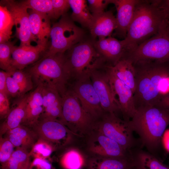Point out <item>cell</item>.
Here are the masks:
<instances>
[{
	"mask_svg": "<svg viewBox=\"0 0 169 169\" xmlns=\"http://www.w3.org/2000/svg\"><path fill=\"white\" fill-rule=\"evenodd\" d=\"M129 123L138 135L142 145L156 157L163 135L169 125V108L158 104L139 107Z\"/></svg>",
	"mask_w": 169,
	"mask_h": 169,
	"instance_id": "6da1fadb",
	"label": "cell"
},
{
	"mask_svg": "<svg viewBox=\"0 0 169 169\" xmlns=\"http://www.w3.org/2000/svg\"><path fill=\"white\" fill-rule=\"evenodd\" d=\"M159 0H139L123 40L126 52L157 34L167 24L158 7Z\"/></svg>",
	"mask_w": 169,
	"mask_h": 169,
	"instance_id": "7a4b0ae2",
	"label": "cell"
},
{
	"mask_svg": "<svg viewBox=\"0 0 169 169\" xmlns=\"http://www.w3.org/2000/svg\"><path fill=\"white\" fill-rule=\"evenodd\" d=\"M133 64L135 70L133 97L136 109L158 104L163 96L159 92L158 84L163 78L169 76V64L150 61Z\"/></svg>",
	"mask_w": 169,
	"mask_h": 169,
	"instance_id": "3957f363",
	"label": "cell"
},
{
	"mask_svg": "<svg viewBox=\"0 0 169 169\" xmlns=\"http://www.w3.org/2000/svg\"><path fill=\"white\" fill-rule=\"evenodd\" d=\"M27 72L37 86L55 88L61 97L69 88L70 79L65 68L64 53L43 57Z\"/></svg>",
	"mask_w": 169,
	"mask_h": 169,
	"instance_id": "277c9868",
	"label": "cell"
},
{
	"mask_svg": "<svg viewBox=\"0 0 169 169\" xmlns=\"http://www.w3.org/2000/svg\"><path fill=\"white\" fill-rule=\"evenodd\" d=\"M94 41L85 39L64 53L65 66L70 80L90 74L94 69L106 65L96 51Z\"/></svg>",
	"mask_w": 169,
	"mask_h": 169,
	"instance_id": "5b68a950",
	"label": "cell"
},
{
	"mask_svg": "<svg viewBox=\"0 0 169 169\" xmlns=\"http://www.w3.org/2000/svg\"><path fill=\"white\" fill-rule=\"evenodd\" d=\"M62 97L61 122L74 136H88L93 130L96 121L85 110L70 89L69 88Z\"/></svg>",
	"mask_w": 169,
	"mask_h": 169,
	"instance_id": "8992f818",
	"label": "cell"
},
{
	"mask_svg": "<svg viewBox=\"0 0 169 169\" xmlns=\"http://www.w3.org/2000/svg\"><path fill=\"white\" fill-rule=\"evenodd\" d=\"M84 30L77 26L66 14L51 26L50 42L43 57L64 54L76 44L85 40Z\"/></svg>",
	"mask_w": 169,
	"mask_h": 169,
	"instance_id": "52a82bcc",
	"label": "cell"
},
{
	"mask_svg": "<svg viewBox=\"0 0 169 169\" xmlns=\"http://www.w3.org/2000/svg\"><path fill=\"white\" fill-rule=\"evenodd\" d=\"M164 26L154 36L145 41L133 50L126 52L123 57L133 64L155 62L169 64V30Z\"/></svg>",
	"mask_w": 169,
	"mask_h": 169,
	"instance_id": "ba28073f",
	"label": "cell"
},
{
	"mask_svg": "<svg viewBox=\"0 0 169 169\" xmlns=\"http://www.w3.org/2000/svg\"><path fill=\"white\" fill-rule=\"evenodd\" d=\"M93 130L114 140L126 151H131L137 148L138 141L129 121L121 119L114 113L105 112L96 121Z\"/></svg>",
	"mask_w": 169,
	"mask_h": 169,
	"instance_id": "9c48e42d",
	"label": "cell"
},
{
	"mask_svg": "<svg viewBox=\"0 0 169 169\" xmlns=\"http://www.w3.org/2000/svg\"><path fill=\"white\" fill-rule=\"evenodd\" d=\"M69 88L75 93L85 110L96 121L105 112L92 83L90 74L74 81Z\"/></svg>",
	"mask_w": 169,
	"mask_h": 169,
	"instance_id": "30bf717a",
	"label": "cell"
},
{
	"mask_svg": "<svg viewBox=\"0 0 169 169\" xmlns=\"http://www.w3.org/2000/svg\"><path fill=\"white\" fill-rule=\"evenodd\" d=\"M31 128L38 138L49 142L57 150L69 144L74 136L64 124L57 120H38Z\"/></svg>",
	"mask_w": 169,
	"mask_h": 169,
	"instance_id": "8fae6325",
	"label": "cell"
},
{
	"mask_svg": "<svg viewBox=\"0 0 169 169\" xmlns=\"http://www.w3.org/2000/svg\"><path fill=\"white\" fill-rule=\"evenodd\" d=\"M90 77L104 112L116 114L120 112L110 84L105 65L91 71Z\"/></svg>",
	"mask_w": 169,
	"mask_h": 169,
	"instance_id": "7c38bea8",
	"label": "cell"
},
{
	"mask_svg": "<svg viewBox=\"0 0 169 169\" xmlns=\"http://www.w3.org/2000/svg\"><path fill=\"white\" fill-rule=\"evenodd\" d=\"M87 136V147L91 156L120 157L130 156L131 151H126L117 143L102 134L93 130Z\"/></svg>",
	"mask_w": 169,
	"mask_h": 169,
	"instance_id": "4fadbf2b",
	"label": "cell"
},
{
	"mask_svg": "<svg viewBox=\"0 0 169 169\" xmlns=\"http://www.w3.org/2000/svg\"><path fill=\"white\" fill-rule=\"evenodd\" d=\"M2 5L6 6L13 16L16 29V36L20 41V45H31L32 41L37 40L31 33L28 9L19 2L13 0H3Z\"/></svg>",
	"mask_w": 169,
	"mask_h": 169,
	"instance_id": "5bb4252c",
	"label": "cell"
},
{
	"mask_svg": "<svg viewBox=\"0 0 169 169\" xmlns=\"http://www.w3.org/2000/svg\"><path fill=\"white\" fill-rule=\"evenodd\" d=\"M110 84L115 96L118 97V101L120 111L124 120L129 121L132 118L136 110L133 93L129 86L118 79L105 66Z\"/></svg>",
	"mask_w": 169,
	"mask_h": 169,
	"instance_id": "9a60e30c",
	"label": "cell"
},
{
	"mask_svg": "<svg viewBox=\"0 0 169 169\" xmlns=\"http://www.w3.org/2000/svg\"><path fill=\"white\" fill-rule=\"evenodd\" d=\"M48 47V42L37 43L36 45L14 46L12 52L11 65L13 70H23L34 63L40 54L44 53Z\"/></svg>",
	"mask_w": 169,
	"mask_h": 169,
	"instance_id": "2e32d148",
	"label": "cell"
},
{
	"mask_svg": "<svg viewBox=\"0 0 169 169\" xmlns=\"http://www.w3.org/2000/svg\"><path fill=\"white\" fill-rule=\"evenodd\" d=\"M95 47L107 65H115L126 52L123 40L111 36L94 41Z\"/></svg>",
	"mask_w": 169,
	"mask_h": 169,
	"instance_id": "e0dca14e",
	"label": "cell"
},
{
	"mask_svg": "<svg viewBox=\"0 0 169 169\" xmlns=\"http://www.w3.org/2000/svg\"><path fill=\"white\" fill-rule=\"evenodd\" d=\"M43 99V111L38 120H57L62 118V97L55 88L40 85Z\"/></svg>",
	"mask_w": 169,
	"mask_h": 169,
	"instance_id": "ac0fdd59",
	"label": "cell"
},
{
	"mask_svg": "<svg viewBox=\"0 0 169 169\" xmlns=\"http://www.w3.org/2000/svg\"><path fill=\"white\" fill-rule=\"evenodd\" d=\"M93 19L89 28L92 39L96 40L106 38L111 35L117 26L116 17L111 11L92 14Z\"/></svg>",
	"mask_w": 169,
	"mask_h": 169,
	"instance_id": "d6986e66",
	"label": "cell"
},
{
	"mask_svg": "<svg viewBox=\"0 0 169 169\" xmlns=\"http://www.w3.org/2000/svg\"><path fill=\"white\" fill-rule=\"evenodd\" d=\"M138 0H112L117 10V26L115 34L119 37L126 38L127 30L132 19Z\"/></svg>",
	"mask_w": 169,
	"mask_h": 169,
	"instance_id": "ffe728a7",
	"label": "cell"
},
{
	"mask_svg": "<svg viewBox=\"0 0 169 169\" xmlns=\"http://www.w3.org/2000/svg\"><path fill=\"white\" fill-rule=\"evenodd\" d=\"M87 169H133L135 167L132 155L111 157L97 156H88Z\"/></svg>",
	"mask_w": 169,
	"mask_h": 169,
	"instance_id": "44dd1931",
	"label": "cell"
},
{
	"mask_svg": "<svg viewBox=\"0 0 169 169\" xmlns=\"http://www.w3.org/2000/svg\"><path fill=\"white\" fill-rule=\"evenodd\" d=\"M43 110L42 88L38 85L28 95L25 115L21 124L31 128L38 120Z\"/></svg>",
	"mask_w": 169,
	"mask_h": 169,
	"instance_id": "7402d4cb",
	"label": "cell"
},
{
	"mask_svg": "<svg viewBox=\"0 0 169 169\" xmlns=\"http://www.w3.org/2000/svg\"><path fill=\"white\" fill-rule=\"evenodd\" d=\"M29 13L30 30L37 42H48L51 28L50 17L47 15L30 9Z\"/></svg>",
	"mask_w": 169,
	"mask_h": 169,
	"instance_id": "603a6c76",
	"label": "cell"
},
{
	"mask_svg": "<svg viewBox=\"0 0 169 169\" xmlns=\"http://www.w3.org/2000/svg\"><path fill=\"white\" fill-rule=\"evenodd\" d=\"M15 147L28 150L32 148L38 139L36 133L31 128L21 124L4 135Z\"/></svg>",
	"mask_w": 169,
	"mask_h": 169,
	"instance_id": "cb8c5ba5",
	"label": "cell"
},
{
	"mask_svg": "<svg viewBox=\"0 0 169 169\" xmlns=\"http://www.w3.org/2000/svg\"><path fill=\"white\" fill-rule=\"evenodd\" d=\"M28 95L21 97L16 105L8 115L0 127V136H3L9 131L19 126L24 116Z\"/></svg>",
	"mask_w": 169,
	"mask_h": 169,
	"instance_id": "d4e9b609",
	"label": "cell"
},
{
	"mask_svg": "<svg viewBox=\"0 0 169 169\" xmlns=\"http://www.w3.org/2000/svg\"><path fill=\"white\" fill-rule=\"evenodd\" d=\"M107 66L115 75L131 88L134 94L136 88L135 70L132 62L123 57L115 65Z\"/></svg>",
	"mask_w": 169,
	"mask_h": 169,
	"instance_id": "484cf974",
	"label": "cell"
},
{
	"mask_svg": "<svg viewBox=\"0 0 169 169\" xmlns=\"http://www.w3.org/2000/svg\"><path fill=\"white\" fill-rule=\"evenodd\" d=\"M131 153L136 169H169V166L147 151L136 148Z\"/></svg>",
	"mask_w": 169,
	"mask_h": 169,
	"instance_id": "4316f807",
	"label": "cell"
},
{
	"mask_svg": "<svg viewBox=\"0 0 169 169\" xmlns=\"http://www.w3.org/2000/svg\"><path fill=\"white\" fill-rule=\"evenodd\" d=\"M72 13L70 15L74 22H76L84 28H89L93 16L89 10L86 1L68 0Z\"/></svg>",
	"mask_w": 169,
	"mask_h": 169,
	"instance_id": "83f0119b",
	"label": "cell"
},
{
	"mask_svg": "<svg viewBox=\"0 0 169 169\" xmlns=\"http://www.w3.org/2000/svg\"><path fill=\"white\" fill-rule=\"evenodd\" d=\"M88 157L78 149L71 148L62 156L60 164L64 169H83L86 167Z\"/></svg>",
	"mask_w": 169,
	"mask_h": 169,
	"instance_id": "f1b7e54d",
	"label": "cell"
},
{
	"mask_svg": "<svg viewBox=\"0 0 169 169\" xmlns=\"http://www.w3.org/2000/svg\"><path fill=\"white\" fill-rule=\"evenodd\" d=\"M15 25L12 13L7 8L0 6V44L9 41L12 34V29Z\"/></svg>",
	"mask_w": 169,
	"mask_h": 169,
	"instance_id": "f546056e",
	"label": "cell"
},
{
	"mask_svg": "<svg viewBox=\"0 0 169 169\" xmlns=\"http://www.w3.org/2000/svg\"><path fill=\"white\" fill-rule=\"evenodd\" d=\"M29 152L23 148H16L9 160L1 165L0 169H23L30 160Z\"/></svg>",
	"mask_w": 169,
	"mask_h": 169,
	"instance_id": "4dcf8cb0",
	"label": "cell"
},
{
	"mask_svg": "<svg viewBox=\"0 0 169 169\" xmlns=\"http://www.w3.org/2000/svg\"><path fill=\"white\" fill-rule=\"evenodd\" d=\"M57 150L52 144L47 141L38 138L29 152L30 157L47 159L50 158L52 153Z\"/></svg>",
	"mask_w": 169,
	"mask_h": 169,
	"instance_id": "1f68e13d",
	"label": "cell"
},
{
	"mask_svg": "<svg viewBox=\"0 0 169 169\" xmlns=\"http://www.w3.org/2000/svg\"><path fill=\"white\" fill-rule=\"evenodd\" d=\"M27 9L48 16L54 19L51 0H27L20 2Z\"/></svg>",
	"mask_w": 169,
	"mask_h": 169,
	"instance_id": "d6a6232c",
	"label": "cell"
},
{
	"mask_svg": "<svg viewBox=\"0 0 169 169\" xmlns=\"http://www.w3.org/2000/svg\"><path fill=\"white\" fill-rule=\"evenodd\" d=\"M17 40L0 44V67L6 72L13 70L11 65L12 52Z\"/></svg>",
	"mask_w": 169,
	"mask_h": 169,
	"instance_id": "836d02e7",
	"label": "cell"
},
{
	"mask_svg": "<svg viewBox=\"0 0 169 169\" xmlns=\"http://www.w3.org/2000/svg\"><path fill=\"white\" fill-rule=\"evenodd\" d=\"M8 72L19 85L23 95L32 89V79L27 72L16 69Z\"/></svg>",
	"mask_w": 169,
	"mask_h": 169,
	"instance_id": "e575fe53",
	"label": "cell"
},
{
	"mask_svg": "<svg viewBox=\"0 0 169 169\" xmlns=\"http://www.w3.org/2000/svg\"><path fill=\"white\" fill-rule=\"evenodd\" d=\"M15 146L6 137L0 136V162L1 165L6 163L14 152Z\"/></svg>",
	"mask_w": 169,
	"mask_h": 169,
	"instance_id": "d590c367",
	"label": "cell"
},
{
	"mask_svg": "<svg viewBox=\"0 0 169 169\" xmlns=\"http://www.w3.org/2000/svg\"><path fill=\"white\" fill-rule=\"evenodd\" d=\"M54 19L66 14L70 8L68 0H51Z\"/></svg>",
	"mask_w": 169,
	"mask_h": 169,
	"instance_id": "8d00e7d4",
	"label": "cell"
},
{
	"mask_svg": "<svg viewBox=\"0 0 169 169\" xmlns=\"http://www.w3.org/2000/svg\"><path fill=\"white\" fill-rule=\"evenodd\" d=\"M112 0H88L89 8L92 14L102 13L109 4L112 3Z\"/></svg>",
	"mask_w": 169,
	"mask_h": 169,
	"instance_id": "74e56055",
	"label": "cell"
},
{
	"mask_svg": "<svg viewBox=\"0 0 169 169\" xmlns=\"http://www.w3.org/2000/svg\"><path fill=\"white\" fill-rule=\"evenodd\" d=\"M7 73V88L8 95L13 97H21L24 96L18 84L9 73L8 72Z\"/></svg>",
	"mask_w": 169,
	"mask_h": 169,
	"instance_id": "f35d334b",
	"label": "cell"
},
{
	"mask_svg": "<svg viewBox=\"0 0 169 169\" xmlns=\"http://www.w3.org/2000/svg\"><path fill=\"white\" fill-rule=\"evenodd\" d=\"M11 110L8 96L5 94L0 92V119H6Z\"/></svg>",
	"mask_w": 169,
	"mask_h": 169,
	"instance_id": "ab89813d",
	"label": "cell"
},
{
	"mask_svg": "<svg viewBox=\"0 0 169 169\" xmlns=\"http://www.w3.org/2000/svg\"><path fill=\"white\" fill-rule=\"evenodd\" d=\"M29 169H55L47 159L34 158L31 161Z\"/></svg>",
	"mask_w": 169,
	"mask_h": 169,
	"instance_id": "60d3db41",
	"label": "cell"
},
{
	"mask_svg": "<svg viewBox=\"0 0 169 169\" xmlns=\"http://www.w3.org/2000/svg\"><path fill=\"white\" fill-rule=\"evenodd\" d=\"M158 90L162 96L169 94V76L164 77L160 80L158 85Z\"/></svg>",
	"mask_w": 169,
	"mask_h": 169,
	"instance_id": "b9f144b4",
	"label": "cell"
},
{
	"mask_svg": "<svg viewBox=\"0 0 169 169\" xmlns=\"http://www.w3.org/2000/svg\"><path fill=\"white\" fill-rule=\"evenodd\" d=\"M158 7L165 20H169V0H159Z\"/></svg>",
	"mask_w": 169,
	"mask_h": 169,
	"instance_id": "7bdbcfd3",
	"label": "cell"
},
{
	"mask_svg": "<svg viewBox=\"0 0 169 169\" xmlns=\"http://www.w3.org/2000/svg\"><path fill=\"white\" fill-rule=\"evenodd\" d=\"M8 73L4 71H0V92L9 96L7 88V79Z\"/></svg>",
	"mask_w": 169,
	"mask_h": 169,
	"instance_id": "ee69618b",
	"label": "cell"
},
{
	"mask_svg": "<svg viewBox=\"0 0 169 169\" xmlns=\"http://www.w3.org/2000/svg\"><path fill=\"white\" fill-rule=\"evenodd\" d=\"M158 104L164 107L169 108V94L163 96Z\"/></svg>",
	"mask_w": 169,
	"mask_h": 169,
	"instance_id": "f6af8a7d",
	"label": "cell"
},
{
	"mask_svg": "<svg viewBox=\"0 0 169 169\" xmlns=\"http://www.w3.org/2000/svg\"><path fill=\"white\" fill-rule=\"evenodd\" d=\"M31 162V161L30 160L26 164V166H24L23 169H29L30 165Z\"/></svg>",
	"mask_w": 169,
	"mask_h": 169,
	"instance_id": "bcb514c9",
	"label": "cell"
},
{
	"mask_svg": "<svg viewBox=\"0 0 169 169\" xmlns=\"http://www.w3.org/2000/svg\"><path fill=\"white\" fill-rule=\"evenodd\" d=\"M167 24H168L167 27H168V28L169 29V20L167 22Z\"/></svg>",
	"mask_w": 169,
	"mask_h": 169,
	"instance_id": "7dc6e473",
	"label": "cell"
},
{
	"mask_svg": "<svg viewBox=\"0 0 169 169\" xmlns=\"http://www.w3.org/2000/svg\"><path fill=\"white\" fill-rule=\"evenodd\" d=\"M133 169H136V167H135Z\"/></svg>",
	"mask_w": 169,
	"mask_h": 169,
	"instance_id": "c3c4849f",
	"label": "cell"
},
{
	"mask_svg": "<svg viewBox=\"0 0 169 169\" xmlns=\"http://www.w3.org/2000/svg\"></svg>",
	"mask_w": 169,
	"mask_h": 169,
	"instance_id": "681fc988",
	"label": "cell"
}]
</instances>
